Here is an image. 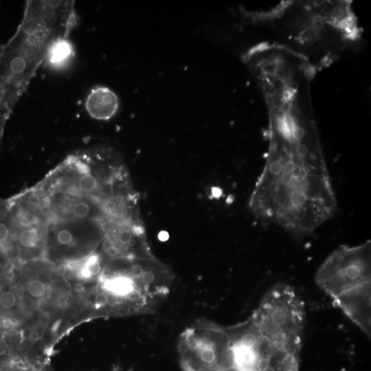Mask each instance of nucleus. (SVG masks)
Instances as JSON below:
<instances>
[{
    "instance_id": "obj_1",
    "label": "nucleus",
    "mask_w": 371,
    "mask_h": 371,
    "mask_svg": "<svg viewBox=\"0 0 371 371\" xmlns=\"http://www.w3.org/2000/svg\"><path fill=\"white\" fill-rule=\"evenodd\" d=\"M265 99L270 115L269 151L249 208L265 224L309 235L337 207L310 95L287 88Z\"/></svg>"
},
{
    "instance_id": "obj_2",
    "label": "nucleus",
    "mask_w": 371,
    "mask_h": 371,
    "mask_svg": "<svg viewBox=\"0 0 371 371\" xmlns=\"http://www.w3.org/2000/svg\"><path fill=\"white\" fill-rule=\"evenodd\" d=\"M175 274L156 258H119L107 263L95 288L107 299L104 317L154 313L169 296Z\"/></svg>"
},
{
    "instance_id": "obj_3",
    "label": "nucleus",
    "mask_w": 371,
    "mask_h": 371,
    "mask_svg": "<svg viewBox=\"0 0 371 371\" xmlns=\"http://www.w3.org/2000/svg\"><path fill=\"white\" fill-rule=\"evenodd\" d=\"M64 22L45 6L27 5L23 22L0 53V107L11 114L51 42L67 37Z\"/></svg>"
},
{
    "instance_id": "obj_4",
    "label": "nucleus",
    "mask_w": 371,
    "mask_h": 371,
    "mask_svg": "<svg viewBox=\"0 0 371 371\" xmlns=\"http://www.w3.org/2000/svg\"><path fill=\"white\" fill-rule=\"evenodd\" d=\"M317 286L362 331L371 327V244L340 245L315 274Z\"/></svg>"
},
{
    "instance_id": "obj_5",
    "label": "nucleus",
    "mask_w": 371,
    "mask_h": 371,
    "mask_svg": "<svg viewBox=\"0 0 371 371\" xmlns=\"http://www.w3.org/2000/svg\"><path fill=\"white\" fill-rule=\"evenodd\" d=\"M263 331L293 340L303 341L306 311L304 302L292 287H272L251 315Z\"/></svg>"
},
{
    "instance_id": "obj_6",
    "label": "nucleus",
    "mask_w": 371,
    "mask_h": 371,
    "mask_svg": "<svg viewBox=\"0 0 371 371\" xmlns=\"http://www.w3.org/2000/svg\"><path fill=\"white\" fill-rule=\"evenodd\" d=\"M47 227L44 253L51 261L67 264L96 253L105 237L103 225L92 221H55Z\"/></svg>"
},
{
    "instance_id": "obj_7",
    "label": "nucleus",
    "mask_w": 371,
    "mask_h": 371,
    "mask_svg": "<svg viewBox=\"0 0 371 371\" xmlns=\"http://www.w3.org/2000/svg\"><path fill=\"white\" fill-rule=\"evenodd\" d=\"M119 99L114 91L105 86H97L88 94L85 109L92 118L107 121L112 119L119 110Z\"/></svg>"
},
{
    "instance_id": "obj_8",
    "label": "nucleus",
    "mask_w": 371,
    "mask_h": 371,
    "mask_svg": "<svg viewBox=\"0 0 371 371\" xmlns=\"http://www.w3.org/2000/svg\"><path fill=\"white\" fill-rule=\"evenodd\" d=\"M47 227L37 222L24 225L18 236L19 250L26 259L36 260L44 253Z\"/></svg>"
},
{
    "instance_id": "obj_9",
    "label": "nucleus",
    "mask_w": 371,
    "mask_h": 371,
    "mask_svg": "<svg viewBox=\"0 0 371 371\" xmlns=\"http://www.w3.org/2000/svg\"><path fill=\"white\" fill-rule=\"evenodd\" d=\"M75 57V48L68 37L55 39L47 48L44 62L53 69H62Z\"/></svg>"
},
{
    "instance_id": "obj_10",
    "label": "nucleus",
    "mask_w": 371,
    "mask_h": 371,
    "mask_svg": "<svg viewBox=\"0 0 371 371\" xmlns=\"http://www.w3.org/2000/svg\"><path fill=\"white\" fill-rule=\"evenodd\" d=\"M21 307L20 296L13 290H4L0 293V308L4 310H11L16 306Z\"/></svg>"
},
{
    "instance_id": "obj_11",
    "label": "nucleus",
    "mask_w": 371,
    "mask_h": 371,
    "mask_svg": "<svg viewBox=\"0 0 371 371\" xmlns=\"http://www.w3.org/2000/svg\"><path fill=\"white\" fill-rule=\"evenodd\" d=\"M10 236V229L7 223L0 221V245L7 243Z\"/></svg>"
},
{
    "instance_id": "obj_12",
    "label": "nucleus",
    "mask_w": 371,
    "mask_h": 371,
    "mask_svg": "<svg viewBox=\"0 0 371 371\" xmlns=\"http://www.w3.org/2000/svg\"><path fill=\"white\" fill-rule=\"evenodd\" d=\"M10 344L6 338L0 336V356H6L9 352Z\"/></svg>"
},
{
    "instance_id": "obj_13",
    "label": "nucleus",
    "mask_w": 371,
    "mask_h": 371,
    "mask_svg": "<svg viewBox=\"0 0 371 371\" xmlns=\"http://www.w3.org/2000/svg\"><path fill=\"white\" fill-rule=\"evenodd\" d=\"M0 371H3V370H0Z\"/></svg>"
}]
</instances>
